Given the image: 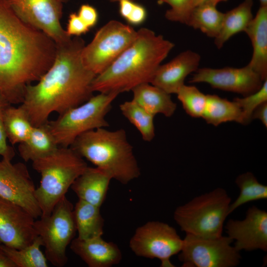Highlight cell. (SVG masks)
Masks as SVG:
<instances>
[{"label": "cell", "mask_w": 267, "mask_h": 267, "mask_svg": "<svg viewBox=\"0 0 267 267\" xmlns=\"http://www.w3.org/2000/svg\"><path fill=\"white\" fill-rule=\"evenodd\" d=\"M0 267H16L15 264L1 249L0 246Z\"/></svg>", "instance_id": "obj_39"}, {"label": "cell", "mask_w": 267, "mask_h": 267, "mask_svg": "<svg viewBox=\"0 0 267 267\" xmlns=\"http://www.w3.org/2000/svg\"><path fill=\"white\" fill-rule=\"evenodd\" d=\"M11 104L0 93V156L2 158L11 160L15 155L13 148L7 143V137L5 134L3 116L5 109Z\"/></svg>", "instance_id": "obj_34"}, {"label": "cell", "mask_w": 267, "mask_h": 267, "mask_svg": "<svg viewBox=\"0 0 267 267\" xmlns=\"http://www.w3.org/2000/svg\"><path fill=\"white\" fill-rule=\"evenodd\" d=\"M216 6L213 3H205L194 7L186 25L215 39L220 33L224 15V13L218 10Z\"/></svg>", "instance_id": "obj_26"}, {"label": "cell", "mask_w": 267, "mask_h": 267, "mask_svg": "<svg viewBox=\"0 0 267 267\" xmlns=\"http://www.w3.org/2000/svg\"><path fill=\"white\" fill-rule=\"evenodd\" d=\"M88 166L84 159L70 147L59 146L52 153L32 162L33 168L41 176L35 196L42 216L50 214Z\"/></svg>", "instance_id": "obj_5"}, {"label": "cell", "mask_w": 267, "mask_h": 267, "mask_svg": "<svg viewBox=\"0 0 267 267\" xmlns=\"http://www.w3.org/2000/svg\"><path fill=\"white\" fill-rule=\"evenodd\" d=\"M183 239L173 227L159 221H150L138 227L129 246L137 256L156 258L161 267H174L171 258L180 251Z\"/></svg>", "instance_id": "obj_11"}, {"label": "cell", "mask_w": 267, "mask_h": 267, "mask_svg": "<svg viewBox=\"0 0 267 267\" xmlns=\"http://www.w3.org/2000/svg\"><path fill=\"white\" fill-rule=\"evenodd\" d=\"M235 182L239 188L240 193L236 199L231 203L229 214L248 202L267 199V186L260 183L253 173L246 172L239 175Z\"/></svg>", "instance_id": "obj_30"}, {"label": "cell", "mask_w": 267, "mask_h": 267, "mask_svg": "<svg viewBox=\"0 0 267 267\" xmlns=\"http://www.w3.org/2000/svg\"><path fill=\"white\" fill-rule=\"evenodd\" d=\"M227 236L203 237L186 234L178 254L183 267H235L240 263V252Z\"/></svg>", "instance_id": "obj_10"}, {"label": "cell", "mask_w": 267, "mask_h": 267, "mask_svg": "<svg viewBox=\"0 0 267 267\" xmlns=\"http://www.w3.org/2000/svg\"><path fill=\"white\" fill-rule=\"evenodd\" d=\"M225 228L227 236L235 241L238 251L260 249L267 251V212L255 206L249 208L242 220L230 219Z\"/></svg>", "instance_id": "obj_16"}, {"label": "cell", "mask_w": 267, "mask_h": 267, "mask_svg": "<svg viewBox=\"0 0 267 267\" xmlns=\"http://www.w3.org/2000/svg\"><path fill=\"white\" fill-rule=\"evenodd\" d=\"M241 108L243 115V124L248 125L252 121V114L254 110L262 103L267 101V80L257 91L244 96L242 98L233 99Z\"/></svg>", "instance_id": "obj_32"}, {"label": "cell", "mask_w": 267, "mask_h": 267, "mask_svg": "<svg viewBox=\"0 0 267 267\" xmlns=\"http://www.w3.org/2000/svg\"><path fill=\"white\" fill-rule=\"evenodd\" d=\"M228 0H192L191 5L192 9L199 4L205 3H213L216 5H217L219 3L221 2H225ZM192 10V9H191Z\"/></svg>", "instance_id": "obj_40"}, {"label": "cell", "mask_w": 267, "mask_h": 267, "mask_svg": "<svg viewBox=\"0 0 267 267\" xmlns=\"http://www.w3.org/2000/svg\"><path fill=\"white\" fill-rule=\"evenodd\" d=\"M231 201L224 189L217 188L178 206L174 219L186 234L218 237L222 235L224 221L229 215Z\"/></svg>", "instance_id": "obj_6"}, {"label": "cell", "mask_w": 267, "mask_h": 267, "mask_svg": "<svg viewBox=\"0 0 267 267\" xmlns=\"http://www.w3.org/2000/svg\"><path fill=\"white\" fill-rule=\"evenodd\" d=\"M36 187L26 165L0 160V196L23 207L36 220L42 215L35 196Z\"/></svg>", "instance_id": "obj_13"}, {"label": "cell", "mask_w": 267, "mask_h": 267, "mask_svg": "<svg viewBox=\"0 0 267 267\" xmlns=\"http://www.w3.org/2000/svg\"><path fill=\"white\" fill-rule=\"evenodd\" d=\"M108 1H110V2H116V1H118L119 0H108Z\"/></svg>", "instance_id": "obj_43"}, {"label": "cell", "mask_w": 267, "mask_h": 267, "mask_svg": "<svg viewBox=\"0 0 267 267\" xmlns=\"http://www.w3.org/2000/svg\"><path fill=\"white\" fill-rule=\"evenodd\" d=\"M60 2H61L62 3H65V2H67L69 1H70V0H58Z\"/></svg>", "instance_id": "obj_42"}, {"label": "cell", "mask_w": 267, "mask_h": 267, "mask_svg": "<svg viewBox=\"0 0 267 267\" xmlns=\"http://www.w3.org/2000/svg\"><path fill=\"white\" fill-rule=\"evenodd\" d=\"M78 16L89 28L95 26L98 20V13L96 9L89 4L81 5L77 13Z\"/></svg>", "instance_id": "obj_36"}, {"label": "cell", "mask_w": 267, "mask_h": 267, "mask_svg": "<svg viewBox=\"0 0 267 267\" xmlns=\"http://www.w3.org/2000/svg\"><path fill=\"white\" fill-rule=\"evenodd\" d=\"M58 147L47 122L34 126L28 138L19 144L18 150L21 158L27 162L47 156Z\"/></svg>", "instance_id": "obj_22"}, {"label": "cell", "mask_w": 267, "mask_h": 267, "mask_svg": "<svg viewBox=\"0 0 267 267\" xmlns=\"http://www.w3.org/2000/svg\"><path fill=\"white\" fill-rule=\"evenodd\" d=\"M89 29L77 13H71L69 15L66 30L69 36L80 37L82 34L87 33Z\"/></svg>", "instance_id": "obj_35"}, {"label": "cell", "mask_w": 267, "mask_h": 267, "mask_svg": "<svg viewBox=\"0 0 267 267\" xmlns=\"http://www.w3.org/2000/svg\"><path fill=\"white\" fill-rule=\"evenodd\" d=\"M42 242L38 236L30 245L17 249L1 244L0 248L16 267H47V260L40 249Z\"/></svg>", "instance_id": "obj_29"}, {"label": "cell", "mask_w": 267, "mask_h": 267, "mask_svg": "<svg viewBox=\"0 0 267 267\" xmlns=\"http://www.w3.org/2000/svg\"><path fill=\"white\" fill-rule=\"evenodd\" d=\"M85 45L79 37L57 45L52 65L37 83L26 88L20 105L33 126L46 123L52 113L60 115L93 95L91 84L96 75L82 63Z\"/></svg>", "instance_id": "obj_2"}, {"label": "cell", "mask_w": 267, "mask_h": 267, "mask_svg": "<svg viewBox=\"0 0 267 267\" xmlns=\"http://www.w3.org/2000/svg\"><path fill=\"white\" fill-rule=\"evenodd\" d=\"M112 178L126 184L140 175L133 147L125 130L100 128L78 136L70 146Z\"/></svg>", "instance_id": "obj_4"}, {"label": "cell", "mask_w": 267, "mask_h": 267, "mask_svg": "<svg viewBox=\"0 0 267 267\" xmlns=\"http://www.w3.org/2000/svg\"><path fill=\"white\" fill-rule=\"evenodd\" d=\"M35 219L19 205L0 196V240L2 244L19 249L38 236Z\"/></svg>", "instance_id": "obj_15"}, {"label": "cell", "mask_w": 267, "mask_h": 267, "mask_svg": "<svg viewBox=\"0 0 267 267\" xmlns=\"http://www.w3.org/2000/svg\"><path fill=\"white\" fill-rule=\"evenodd\" d=\"M120 93L99 92L82 104L48 121L47 124L59 146L70 147L81 134L89 131L109 126L106 116Z\"/></svg>", "instance_id": "obj_7"}, {"label": "cell", "mask_w": 267, "mask_h": 267, "mask_svg": "<svg viewBox=\"0 0 267 267\" xmlns=\"http://www.w3.org/2000/svg\"><path fill=\"white\" fill-rule=\"evenodd\" d=\"M57 45L43 32L21 20L7 0H0V93L21 104L26 88L52 65Z\"/></svg>", "instance_id": "obj_1"}, {"label": "cell", "mask_w": 267, "mask_h": 267, "mask_svg": "<svg viewBox=\"0 0 267 267\" xmlns=\"http://www.w3.org/2000/svg\"><path fill=\"white\" fill-rule=\"evenodd\" d=\"M263 81L247 64L242 68H198L189 83H205L212 88L237 93L243 96L258 90Z\"/></svg>", "instance_id": "obj_14"}, {"label": "cell", "mask_w": 267, "mask_h": 267, "mask_svg": "<svg viewBox=\"0 0 267 267\" xmlns=\"http://www.w3.org/2000/svg\"><path fill=\"white\" fill-rule=\"evenodd\" d=\"M185 112L193 118L202 117L206 102V95L193 86L183 85L177 93Z\"/></svg>", "instance_id": "obj_31"}, {"label": "cell", "mask_w": 267, "mask_h": 267, "mask_svg": "<svg viewBox=\"0 0 267 267\" xmlns=\"http://www.w3.org/2000/svg\"><path fill=\"white\" fill-rule=\"evenodd\" d=\"M244 32L253 47L248 65L265 81L267 80V6L260 7Z\"/></svg>", "instance_id": "obj_19"}, {"label": "cell", "mask_w": 267, "mask_h": 267, "mask_svg": "<svg viewBox=\"0 0 267 267\" xmlns=\"http://www.w3.org/2000/svg\"><path fill=\"white\" fill-rule=\"evenodd\" d=\"M123 115L139 132L142 139L151 141L155 137V116L148 113L132 99L121 103L119 106Z\"/></svg>", "instance_id": "obj_28"}, {"label": "cell", "mask_w": 267, "mask_h": 267, "mask_svg": "<svg viewBox=\"0 0 267 267\" xmlns=\"http://www.w3.org/2000/svg\"><path fill=\"white\" fill-rule=\"evenodd\" d=\"M111 179V177L103 170L96 167L88 166L76 179L71 188L79 199L100 207Z\"/></svg>", "instance_id": "obj_20"}, {"label": "cell", "mask_w": 267, "mask_h": 267, "mask_svg": "<svg viewBox=\"0 0 267 267\" xmlns=\"http://www.w3.org/2000/svg\"><path fill=\"white\" fill-rule=\"evenodd\" d=\"M260 6H267V0H259Z\"/></svg>", "instance_id": "obj_41"}, {"label": "cell", "mask_w": 267, "mask_h": 267, "mask_svg": "<svg viewBox=\"0 0 267 267\" xmlns=\"http://www.w3.org/2000/svg\"><path fill=\"white\" fill-rule=\"evenodd\" d=\"M3 124L7 139L12 145L27 140L34 127L20 105L15 107L10 104L7 107L4 113Z\"/></svg>", "instance_id": "obj_27"}, {"label": "cell", "mask_w": 267, "mask_h": 267, "mask_svg": "<svg viewBox=\"0 0 267 267\" xmlns=\"http://www.w3.org/2000/svg\"><path fill=\"white\" fill-rule=\"evenodd\" d=\"M132 91V100L154 116L161 114L170 117L176 110L177 104L172 100L171 94L150 83L140 84Z\"/></svg>", "instance_id": "obj_21"}, {"label": "cell", "mask_w": 267, "mask_h": 267, "mask_svg": "<svg viewBox=\"0 0 267 267\" xmlns=\"http://www.w3.org/2000/svg\"><path fill=\"white\" fill-rule=\"evenodd\" d=\"M147 16V12L145 7L143 5L135 2L125 20L130 25H140L146 20Z\"/></svg>", "instance_id": "obj_37"}, {"label": "cell", "mask_w": 267, "mask_h": 267, "mask_svg": "<svg viewBox=\"0 0 267 267\" xmlns=\"http://www.w3.org/2000/svg\"><path fill=\"white\" fill-rule=\"evenodd\" d=\"M73 213L78 238L86 239L102 236L104 221L100 207L79 199Z\"/></svg>", "instance_id": "obj_24"}, {"label": "cell", "mask_w": 267, "mask_h": 267, "mask_svg": "<svg viewBox=\"0 0 267 267\" xmlns=\"http://www.w3.org/2000/svg\"><path fill=\"white\" fill-rule=\"evenodd\" d=\"M15 14L30 26L43 32L57 45L72 39L62 26L63 3L58 0H7Z\"/></svg>", "instance_id": "obj_12"}, {"label": "cell", "mask_w": 267, "mask_h": 267, "mask_svg": "<svg viewBox=\"0 0 267 267\" xmlns=\"http://www.w3.org/2000/svg\"><path fill=\"white\" fill-rule=\"evenodd\" d=\"M1 244H2V243H1V241H0V246L1 245Z\"/></svg>", "instance_id": "obj_44"}, {"label": "cell", "mask_w": 267, "mask_h": 267, "mask_svg": "<svg viewBox=\"0 0 267 267\" xmlns=\"http://www.w3.org/2000/svg\"><path fill=\"white\" fill-rule=\"evenodd\" d=\"M175 46L174 43L142 28L134 42L91 84L93 92L132 91L135 87L150 83L157 69Z\"/></svg>", "instance_id": "obj_3"}, {"label": "cell", "mask_w": 267, "mask_h": 267, "mask_svg": "<svg viewBox=\"0 0 267 267\" xmlns=\"http://www.w3.org/2000/svg\"><path fill=\"white\" fill-rule=\"evenodd\" d=\"M206 96L202 118L208 124L218 126L223 123L234 121L243 124L242 111L235 101H229L215 94Z\"/></svg>", "instance_id": "obj_25"}, {"label": "cell", "mask_w": 267, "mask_h": 267, "mask_svg": "<svg viewBox=\"0 0 267 267\" xmlns=\"http://www.w3.org/2000/svg\"><path fill=\"white\" fill-rule=\"evenodd\" d=\"M137 35L131 25L111 20L95 33L81 52L84 66L96 76L105 70L135 40Z\"/></svg>", "instance_id": "obj_9"}, {"label": "cell", "mask_w": 267, "mask_h": 267, "mask_svg": "<svg viewBox=\"0 0 267 267\" xmlns=\"http://www.w3.org/2000/svg\"><path fill=\"white\" fill-rule=\"evenodd\" d=\"M192 0H158L159 5L168 4L170 8L166 10L165 17L171 22L186 25L192 9Z\"/></svg>", "instance_id": "obj_33"}, {"label": "cell", "mask_w": 267, "mask_h": 267, "mask_svg": "<svg viewBox=\"0 0 267 267\" xmlns=\"http://www.w3.org/2000/svg\"><path fill=\"white\" fill-rule=\"evenodd\" d=\"M253 0H244L238 6L224 13L222 26L214 44L221 48L233 36L244 32L253 18L252 9Z\"/></svg>", "instance_id": "obj_23"}, {"label": "cell", "mask_w": 267, "mask_h": 267, "mask_svg": "<svg viewBox=\"0 0 267 267\" xmlns=\"http://www.w3.org/2000/svg\"><path fill=\"white\" fill-rule=\"evenodd\" d=\"M258 119L267 127V101L259 105L253 112L252 120Z\"/></svg>", "instance_id": "obj_38"}, {"label": "cell", "mask_w": 267, "mask_h": 267, "mask_svg": "<svg viewBox=\"0 0 267 267\" xmlns=\"http://www.w3.org/2000/svg\"><path fill=\"white\" fill-rule=\"evenodd\" d=\"M72 203L65 196L50 214L35 220L34 228L44 248V255L52 265L64 266L68 261L66 250L77 232Z\"/></svg>", "instance_id": "obj_8"}, {"label": "cell", "mask_w": 267, "mask_h": 267, "mask_svg": "<svg viewBox=\"0 0 267 267\" xmlns=\"http://www.w3.org/2000/svg\"><path fill=\"white\" fill-rule=\"evenodd\" d=\"M200 54L191 50H185L169 62L160 65L150 84L171 94H177L184 85L186 78L199 68Z\"/></svg>", "instance_id": "obj_17"}, {"label": "cell", "mask_w": 267, "mask_h": 267, "mask_svg": "<svg viewBox=\"0 0 267 267\" xmlns=\"http://www.w3.org/2000/svg\"><path fill=\"white\" fill-rule=\"evenodd\" d=\"M70 249L89 267H110L118 264L122 258L118 246L104 240L102 236L86 239L74 238Z\"/></svg>", "instance_id": "obj_18"}]
</instances>
